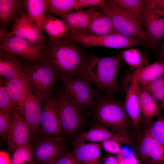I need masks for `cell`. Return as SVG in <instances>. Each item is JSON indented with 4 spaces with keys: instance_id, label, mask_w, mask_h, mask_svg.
I'll list each match as a JSON object with an SVG mask.
<instances>
[{
    "instance_id": "1",
    "label": "cell",
    "mask_w": 164,
    "mask_h": 164,
    "mask_svg": "<svg viewBox=\"0 0 164 164\" xmlns=\"http://www.w3.org/2000/svg\"><path fill=\"white\" fill-rule=\"evenodd\" d=\"M75 43L68 39L51 42L48 51L44 50L42 60L62 81L78 75L85 64L87 57Z\"/></svg>"
},
{
    "instance_id": "2",
    "label": "cell",
    "mask_w": 164,
    "mask_h": 164,
    "mask_svg": "<svg viewBox=\"0 0 164 164\" xmlns=\"http://www.w3.org/2000/svg\"><path fill=\"white\" fill-rule=\"evenodd\" d=\"M122 53L111 56H93L87 57L82 69L77 76L95 85L98 91L108 94L118 91L119 86L117 75Z\"/></svg>"
},
{
    "instance_id": "3",
    "label": "cell",
    "mask_w": 164,
    "mask_h": 164,
    "mask_svg": "<svg viewBox=\"0 0 164 164\" xmlns=\"http://www.w3.org/2000/svg\"><path fill=\"white\" fill-rule=\"evenodd\" d=\"M23 65L24 73L28 79L33 94L43 100L52 96L57 75L42 60Z\"/></svg>"
},
{
    "instance_id": "4",
    "label": "cell",
    "mask_w": 164,
    "mask_h": 164,
    "mask_svg": "<svg viewBox=\"0 0 164 164\" xmlns=\"http://www.w3.org/2000/svg\"><path fill=\"white\" fill-rule=\"evenodd\" d=\"M94 107L95 117L101 125L114 131L125 133L123 130L128 123V115L120 102L109 95L100 96Z\"/></svg>"
},
{
    "instance_id": "5",
    "label": "cell",
    "mask_w": 164,
    "mask_h": 164,
    "mask_svg": "<svg viewBox=\"0 0 164 164\" xmlns=\"http://www.w3.org/2000/svg\"><path fill=\"white\" fill-rule=\"evenodd\" d=\"M107 4L101 10L111 18L118 33L136 38L149 47L157 49L142 26L112 0H107Z\"/></svg>"
},
{
    "instance_id": "6",
    "label": "cell",
    "mask_w": 164,
    "mask_h": 164,
    "mask_svg": "<svg viewBox=\"0 0 164 164\" xmlns=\"http://www.w3.org/2000/svg\"><path fill=\"white\" fill-rule=\"evenodd\" d=\"M77 76L63 81L61 93L81 111L93 108L100 96L97 91L85 79Z\"/></svg>"
},
{
    "instance_id": "7",
    "label": "cell",
    "mask_w": 164,
    "mask_h": 164,
    "mask_svg": "<svg viewBox=\"0 0 164 164\" xmlns=\"http://www.w3.org/2000/svg\"><path fill=\"white\" fill-rule=\"evenodd\" d=\"M69 40L78 43L85 47L101 46L119 49L146 46L144 42L138 39L119 33L100 36L81 34L70 36Z\"/></svg>"
},
{
    "instance_id": "8",
    "label": "cell",
    "mask_w": 164,
    "mask_h": 164,
    "mask_svg": "<svg viewBox=\"0 0 164 164\" xmlns=\"http://www.w3.org/2000/svg\"><path fill=\"white\" fill-rule=\"evenodd\" d=\"M0 49L23 60L34 62L43 59V45L34 44L15 36L0 38Z\"/></svg>"
},
{
    "instance_id": "9",
    "label": "cell",
    "mask_w": 164,
    "mask_h": 164,
    "mask_svg": "<svg viewBox=\"0 0 164 164\" xmlns=\"http://www.w3.org/2000/svg\"><path fill=\"white\" fill-rule=\"evenodd\" d=\"M15 36L26 39L35 44L43 45L45 38L42 29L30 18L27 12H21L19 16L15 20L12 31L0 30V38Z\"/></svg>"
},
{
    "instance_id": "10",
    "label": "cell",
    "mask_w": 164,
    "mask_h": 164,
    "mask_svg": "<svg viewBox=\"0 0 164 164\" xmlns=\"http://www.w3.org/2000/svg\"><path fill=\"white\" fill-rule=\"evenodd\" d=\"M39 122V133L46 137L60 136L63 129L59 118L55 97L44 98Z\"/></svg>"
},
{
    "instance_id": "11",
    "label": "cell",
    "mask_w": 164,
    "mask_h": 164,
    "mask_svg": "<svg viewBox=\"0 0 164 164\" xmlns=\"http://www.w3.org/2000/svg\"><path fill=\"white\" fill-rule=\"evenodd\" d=\"M145 58L141 65L137 68L129 79L126 88V97L124 107L133 126L137 128L139 125L141 111L139 105L140 89L139 75L144 67Z\"/></svg>"
},
{
    "instance_id": "12",
    "label": "cell",
    "mask_w": 164,
    "mask_h": 164,
    "mask_svg": "<svg viewBox=\"0 0 164 164\" xmlns=\"http://www.w3.org/2000/svg\"><path fill=\"white\" fill-rule=\"evenodd\" d=\"M33 146L32 157L42 164H53L63 154L64 146L61 136L45 138Z\"/></svg>"
},
{
    "instance_id": "13",
    "label": "cell",
    "mask_w": 164,
    "mask_h": 164,
    "mask_svg": "<svg viewBox=\"0 0 164 164\" xmlns=\"http://www.w3.org/2000/svg\"><path fill=\"white\" fill-rule=\"evenodd\" d=\"M55 98L62 129L67 133L73 134L78 130L81 125V110L62 93Z\"/></svg>"
},
{
    "instance_id": "14",
    "label": "cell",
    "mask_w": 164,
    "mask_h": 164,
    "mask_svg": "<svg viewBox=\"0 0 164 164\" xmlns=\"http://www.w3.org/2000/svg\"><path fill=\"white\" fill-rule=\"evenodd\" d=\"M15 118L9 130L8 139V150L13 153L17 149L30 143L31 132L21 111L14 112Z\"/></svg>"
},
{
    "instance_id": "15",
    "label": "cell",
    "mask_w": 164,
    "mask_h": 164,
    "mask_svg": "<svg viewBox=\"0 0 164 164\" xmlns=\"http://www.w3.org/2000/svg\"><path fill=\"white\" fill-rule=\"evenodd\" d=\"M100 9L90 8L75 11H70L60 16L68 27L70 36L86 34L87 29Z\"/></svg>"
},
{
    "instance_id": "16",
    "label": "cell",
    "mask_w": 164,
    "mask_h": 164,
    "mask_svg": "<svg viewBox=\"0 0 164 164\" xmlns=\"http://www.w3.org/2000/svg\"><path fill=\"white\" fill-rule=\"evenodd\" d=\"M144 19L146 33L153 45L157 48L164 37V12L147 6Z\"/></svg>"
},
{
    "instance_id": "17",
    "label": "cell",
    "mask_w": 164,
    "mask_h": 164,
    "mask_svg": "<svg viewBox=\"0 0 164 164\" xmlns=\"http://www.w3.org/2000/svg\"><path fill=\"white\" fill-rule=\"evenodd\" d=\"M137 157L140 164H164V147L147 133L140 145Z\"/></svg>"
},
{
    "instance_id": "18",
    "label": "cell",
    "mask_w": 164,
    "mask_h": 164,
    "mask_svg": "<svg viewBox=\"0 0 164 164\" xmlns=\"http://www.w3.org/2000/svg\"><path fill=\"white\" fill-rule=\"evenodd\" d=\"M77 139L92 142H102L108 140H113L119 143H131L130 139L125 133L110 131L101 125H95L87 131L80 133Z\"/></svg>"
},
{
    "instance_id": "19",
    "label": "cell",
    "mask_w": 164,
    "mask_h": 164,
    "mask_svg": "<svg viewBox=\"0 0 164 164\" xmlns=\"http://www.w3.org/2000/svg\"><path fill=\"white\" fill-rule=\"evenodd\" d=\"M17 56L0 49V84L3 86L8 82L24 74L22 65Z\"/></svg>"
},
{
    "instance_id": "20",
    "label": "cell",
    "mask_w": 164,
    "mask_h": 164,
    "mask_svg": "<svg viewBox=\"0 0 164 164\" xmlns=\"http://www.w3.org/2000/svg\"><path fill=\"white\" fill-rule=\"evenodd\" d=\"M43 100L31 91L27 95L23 104V115L31 132L35 135L39 132Z\"/></svg>"
},
{
    "instance_id": "21",
    "label": "cell",
    "mask_w": 164,
    "mask_h": 164,
    "mask_svg": "<svg viewBox=\"0 0 164 164\" xmlns=\"http://www.w3.org/2000/svg\"><path fill=\"white\" fill-rule=\"evenodd\" d=\"M102 146L98 142L87 143L76 139L73 152L80 164H101Z\"/></svg>"
},
{
    "instance_id": "22",
    "label": "cell",
    "mask_w": 164,
    "mask_h": 164,
    "mask_svg": "<svg viewBox=\"0 0 164 164\" xmlns=\"http://www.w3.org/2000/svg\"><path fill=\"white\" fill-rule=\"evenodd\" d=\"M4 87L7 93L23 114V106L31 91L29 80L24 74L8 82Z\"/></svg>"
},
{
    "instance_id": "23",
    "label": "cell",
    "mask_w": 164,
    "mask_h": 164,
    "mask_svg": "<svg viewBox=\"0 0 164 164\" xmlns=\"http://www.w3.org/2000/svg\"><path fill=\"white\" fill-rule=\"evenodd\" d=\"M117 33L111 18L100 9L87 29L86 34L100 36Z\"/></svg>"
},
{
    "instance_id": "24",
    "label": "cell",
    "mask_w": 164,
    "mask_h": 164,
    "mask_svg": "<svg viewBox=\"0 0 164 164\" xmlns=\"http://www.w3.org/2000/svg\"><path fill=\"white\" fill-rule=\"evenodd\" d=\"M43 29L49 36L51 42H57L66 36L69 29L64 22L48 14H45Z\"/></svg>"
},
{
    "instance_id": "25",
    "label": "cell",
    "mask_w": 164,
    "mask_h": 164,
    "mask_svg": "<svg viewBox=\"0 0 164 164\" xmlns=\"http://www.w3.org/2000/svg\"><path fill=\"white\" fill-rule=\"evenodd\" d=\"M139 105L141 112L147 121L153 117L160 116L159 109L156 102L146 86L139 85Z\"/></svg>"
},
{
    "instance_id": "26",
    "label": "cell",
    "mask_w": 164,
    "mask_h": 164,
    "mask_svg": "<svg viewBox=\"0 0 164 164\" xmlns=\"http://www.w3.org/2000/svg\"><path fill=\"white\" fill-rule=\"evenodd\" d=\"M142 26L144 16L147 8L146 0H112Z\"/></svg>"
},
{
    "instance_id": "27",
    "label": "cell",
    "mask_w": 164,
    "mask_h": 164,
    "mask_svg": "<svg viewBox=\"0 0 164 164\" xmlns=\"http://www.w3.org/2000/svg\"><path fill=\"white\" fill-rule=\"evenodd\" d=\"M49 0H27L24 5L30 18L41 29L45 18L44 14L49 5Z\"/></svg>"
},
{
    "instance_id": "28",
    "label": "cell",
    "mask_w": 164,
    "mask_h": 164,
    "mask_svg": "<svg viewBox=\"0 0 164 164\" xmlns=\"http://www.w3.org/2000/svg\"><path fill=\"white\" fill-rule=\"evenodd\" d=\"M22 3L17 0H0V22L2 24H8L20 11Z\"/></svg>"
},
{
    "instance_id": "29",
    "label": "cell",
    "mask_w": 164,
    "mask_h": 164,
    "mask_svg": "<svg viewBox=\"0 0 164 164\" xmlns=\"http://www.w3.org/2000/svg\"><path fill=\"white\" fill-rule=\"evenodd\" d=\"M164 74V61H158L142 69L139 75V82L146 86L151 81Z\"/></svg>"
},
{
    "instance_id": "30",
    "label": "cell",
    "mask_w": 164,
    "mask_h": 164,
    "mask_svg": "<svg viewBox=\"0 0 164 164\" xmlns=\"http://www.w3.org/2000/svg\"><path fill=\"white\" fill-rule=\"evenodd\" d=\"M49 3L46 11L60 17L73 10L77 0H49Z\"/></svg>"
},
{
    "instance_id": "31",
    "label": "cell",
    "mask_w": 164,
    "mask_h": 164,
    "mask_svg": "<svg viewBox=\"0 0 164 164\" xmlns=\"http://www.w3.org/2000/svg\"><path fill=\"white\" fill-rule=\"evenodd\" d=\"M33 145L30 143L19 148L13 153L11 164H29L32 157Z\"/></svg>"
},
{
    "instance_id": "32",
    "label": "cell",
    "mask_w": 164,
    "mask_h": 164,
    "mask_svg": "<svg viewBox=\"0 0 164 164\" xmlns=\"http://www.w3.org/2000/svg\"><path fill=\"white\" fill-rule=\"evenodd\" d=\"M14 118V112L0 109V134L6 141L8 140L9 132Z\"/></svg>"
},
{
    "instance_id": "33",
    "label": "cell",
    "mask_w": 164,
    "mask_h": 164,
    "mask_svg": "<svg viewBox=\"0 0 164 164\" xmlns=\"http://www.w3.org/2000/svg\"><path fill=\"white\" fill-rule=\"evenodd\" d=\"M157 118L148 133L157 142L164 147V118L160 115Z\"/></svg>"
},
{
    "instance_id": "34",
    "label": "cell",
    "mask_w": 164,
    "mask_h": 164,
    "mask_svg": "<svg viewBox=\"0 0 164 164\" xmlns=\"http://www.w3.org/2000/svg\"><path fill=\"white\" fill-rule=\"evenodd\" d=\"M122 57L128 65L136 68L141 65L143 59L139 50L133 48L124 51Z\"/></svg>"
},
{
    "instance_id": "35",
    "label": "cell",
    "mask_w": 164,
    "mask_h": 164,
    "mask_svg": "<svg viewBox=\"0 0 164 164\" xmlns=\"http://www.w3.org/2000/svg\"><path fill=\"white\" fill-rule=\"evenodd\" d=\"M0 109L13 113L15 111H19L17 106L7 93L4 86L1 84Z\"/></svg>"
},
{
    "instance_id": "36",
    "label": "cell",
    "mask_w": 164,
    "mask_h": 164,
    "mask_svg": "<svg viewBox=\"0 0 164 164\" xmlns=\"http://www.w3.org/2000/svg\"><path fill=\"white\" fill-rule=\"evenodd\" d=\"M119 164H140L137 157L131 151L126 148H121L117 154Z\"/></svg>"
},
{
    "instance_id": "37",
    "label": "cell",
    "mask_w": 164,
    "mask_h": 164,
    "mask_svg": "<svg viewBox=\"0 0 164 164\" xmlns=\"http://www.w3.org/2000/svg\"><path fill=\"white\" fill-rule=\"evenodd\" d=\"M107 0H77L74 10L83 9L86 7L97 8L102 9L107 4Z\"/></svg>"
},
{
    "instance_id": "38",
    "label": "cell",
    "mask_w": 164,
    "mask_h": 164,
    "mask_svg": "<svg viewBox=\"0 0 164 164\" xmlns=\"http://www.w3.org/2000/svg\"><path fill=\"white\" fill-rule=\"evenodd\" d=\"M102 146L107 152L117 154L120 152L121 148L119 143L113 140H108L101 142Z\"/></svg>"
},
{
    "instance_id": "39",
    "label": "cell",
    "mask_w": 164,
    "mask_h": 164,
    "mask_svg": "<svg viewBox=\"0 0 164 164\" xmlns=\"http://www.w3.org/2000/svg\"><path fill=\"white\" fill-rule=\"evenodd\" d=\"M54 164H80L73 152L62 154Z\"/></svg>"
},
{
    "instance_id": "40",
    "label": "cell",
    "mask_w": 164,
    "mask_h": 164,
    "mask_svg": "<svg viewBox=\"0 0 164 164\" xmlns=\"http://www.w3.org/2000/svg\"><path fill=\"white\" fill-rule=\"evenodd\" d=\"M164 84V75H163L153 80L146 87L151 94Z\"/></svg>"
},
{
    "instance_id": "41",
    "label": "cell",
    "mask_w": 164,
    "mask_h": 164,
    "mask_svg": "<svg viewBox=\"0 0 164 164\" xmlns=\"http://www.w3.org/2000/svg\"><path fill=\"white\" fill-rule=\"evenodd\" d=\"M151 94L156 102L162 101L164 97V84Z\"/></svg>"
},
{
    "instance_id": "42",
    "label": "cell",
    "mask_w": 164,
    "mask_h": 164,
    "mask_svg": "<svg viewBox=\"0 0 164 164\" xmlns=\"http://www.w3.org/2000/svg\"><path fill=\"white\" fill-rule=\"evenodd\" d=\"M147 5L164 12V0H146Z\"/></svg>"
},
{
    "instance_id": "43",
    "label": "cell",
    "mask_w": 164,
    "mask_h": 164,
    "mask_svg": "<svg viewBox=\"0 0 164 164\" xmlns=\"http://www.w3.org/2000/svg\"><path fill=\"white\" fill-rule=\"evenodd\" d=\"M0 164H11V159L8 154L2 151L0 152Z\"/></svg>"
},
{
    "instance_id": "44",
    "label": "cell",
    "mask_w": 164,
    "mask_h": 164,
    "mask_svg": "<svg viewBox=\"0 0 164 164\" xmlns=\"http://www.w3.org/2000/svg\"><path fill=\"white\" fill-rule=\"evenodd\" d=\"M103 164H119L116 157L108 155L105 157L103 160Z\"/></svg>"
},
{
    "instance_id": "45",
    "label": "cell",
    "mask_w": 164,
    "mask_h": 164,
    "mask_svg": "<svg viewBox=\"0 0 164 164\" xmlns=\"http://www.w3.org/2000/svg\"><path fill=\"white\" fill-rule=\"evenodd\" d=\"M159 56L160 58L164 61V41L162 44Z\"/></svg>"
},
{
    "instance_id": "46",
    "label": "cell",
    "mask_w": 164,
    "mask_h": 164,
    "mask_svg": "<svg viewBox=\"0 0 164 164\" xmlns=\"http://www.w3.org/2000/svg\"><path fill=\"white\" fill-rule=\"evenodd\" d=\"M162 103L161 104V106L162 108H164V97L162 99Z\"/></svg>"
},
{
    "instance_id": "47",
    "label": "cell",
    "mask_w": 164,
    "mask_h": 164,
    "mask_svg": "<svg viewBox=\"0 0 164 164\" xmlns=\"http://www.w3.org/2000/svg\"><path fill=\"white\" fill-rule=\"evenodd\" d=\"M29 164H54V163L53 164H42V163L40 164L39 163H37L36 162H33L30 163Z\"/></svg>"
}]
</instances>
